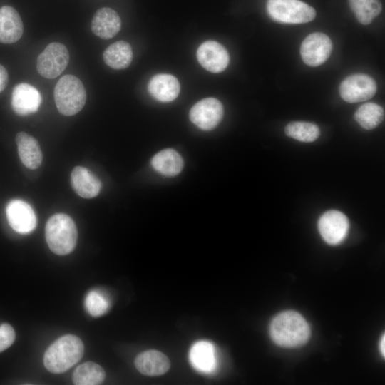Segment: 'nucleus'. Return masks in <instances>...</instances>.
Listing matches in <instances>:
<instances>
[{"instance_id":"nucleus-21","label":"nucleus","mask_w":385,"mask_h":385,"mask_svg":"<svg viewBox=\"0 0 385 385\" xmlns=\"http://www.w3.org/2000/svg\"><path fill=\"white\" fill-rule=\"evenodd\" d=\"M105 63L113 69L128 68L133 60L130 45L124 41H119L108 46L103 53Z\"/></svg>"},{"instance_id":"nucleus-13","label":"nucleus","mask_w":385,"mask_h":385,"mask_svg":"<svg viewBox=\"0 0 385 385\" xmlns=\"http://www.w3.org/2000/svg\"><path fill=\"white\" fill-rule=\"evenodd\" d=\"M41 103V94L33 86L21 83L14 88L11 106L16 114L27 115L35 113L38 109Z\"/></svg>"},{"instance_id":"nucleus-17","label":"nucleus","mask_w":385,"mask_h":385,"mask_svg":"<svg viewBox=\"0 0 385 385\" xmlns=\"http://www.w3.org/2000/svg\"><path fill=\"white\" fill-rule=\"evenodd\" d=\"M135 366L141 374L155 376L166 373L170 362L165 354L157 350H148L137 356Z\"/></svg>"},{"instance_id":"nucleus-9","label":"nucleus","mask_w":385,"mask_h":385,"mask_svg":"<svg viewBox=\"0 0 385 385\" xmlns=\"http://www.w3.org/2000/svg\"><path fill=\"white\" fill-rule=\"evenodd\" d=\"M332 43L329 37L322 32H314L308 35L300 47L301 57L307 65L318 66L329 57Z\"/></svg>"},{"instance_id":"nucleus-2","label":"nucleus","mask_w":385,"mask_h":385,"mask_svg":"<svg viewBox=\"0 0 385 385\" xmlns=\"http://www.w3.org/2000/svg\"><path fill=\"white\" fill-rule=\"evenodd\" d=\"M83 351L84 346L79 337L73 334L64 335L47 349L43 364L51 373H63L80 361Z\"/></svg>"},{"instance_id":"nucleus-4","label":"nucleus","mask_w":385,"mask_h":385,"mask_svg":"<svg viewBox=\"0 0 385 385\" xmlns=\"http://www.w3.org/2000/svg\"><path fill=\"white\" fill-rule=\"evenodd\" d=\"M54 99L58 111L71 116L78 113L84 106L86 92L81 81L73 75L61 77L54 88Z\"/></svg>"},{"instance_id":"nucleus-27","label":"nucleus","mask_w":385,"mask_h":385,"mask_svg":"<svg viewBox=\"0 0 385 385\" xmlns=\"http://www.w3.org/2000/svg\"><path fill=\"white\" fill-rule=\"evenodd\" d=\"M85 307L93 317H99L108 312L111 307L109 297L98 290L89 292L85 298Z\"/></svg>"},{"instance_id":"nucleus-10","label":"nucleus","mask_w":385,"mask_h":385,"mask_svg":"<svg viewBox=\"0 0 385 385\" xmlns=\"http://www.w3.org/2000/svg\"><path fill=\"white\" fill-rule=\"evenodd\" d=\"M349 220L338 210H329L324 213L318 222V229L323 240L329 245L342 242L347 235Z\"/></svg>"},{"instance_id":"nucleus-6","label":"nucleus","mask_w":385,"mask_h":385,"mask_svg":"<svg viewBox=\"0 0 385 385\" xmlns=\"http://www.w3.org/2000/svg\"><path fill=\"white\" fill-rule=\"evenodd\" d=\"M68 62L69 53L66 46L53 42L38 56L36 68L41 76L54 78L66 69Z\"/></svg>"},{"instance_id":"nucleus-28","label":"nucleus","mask_w":385,"mask_h":385,"mask_svg":"<svg viewBox=\"0 0 385 385\" xmlns=\"http://www.w3.org/2000/svg\"><path fill=\"white\" fill-rule=\"evenodd\" d=\"M15 340V332L9 324L0 326V352L9 348Z\"/></svg>"},{"instance_id":"nucleus-29","label":"nucleus","mask_w":385,"mask_h":385,"mask_svg":"<svg viewBox=\"0 0 385 385\" xmlns=\"http://www.w3.org/2000/svg\"><path fill=\"white\" fill-rule=\"evenodd\" d=\"M9 81L8 73L6 68L0 65V93L4 90Z\"/></svg>"},{"instance_id":"nucleus-15","label":"nucleus","mask_w":385,"mask_h":385,"mask_svg":"<svg viewBox=\"0 0 385 385\" xmlns=\"http://www.w3.org/2000/svg\"><path fill=\"white\" fill-rule=\"evenodd\" d=\"M180 86L178 80L173 75L159 73L153 76L148 85V91L155 100L170 102L179 95Z\"/></svg>"},{"instance_id":"nucleus-26","label":"nucleus","mask_w":385,"mask_h":385,"mask_svg":"<svg viewBox=\"0 0 385 385\" xmlns=\"http://www.w3.org/2000/svg\"><path fill=\"white\" fill-rule=\"evenodd\" d=\"M287 136L301 142H313L319 136V127L312 123L295 121L287 125L284 129Z\"/></svg>"},{"instance_id":"nucleus-8","label":"nucleus","mask_w":385,"mask_h":385,"mask_svg":"<svg viewBox=\"0 0 385 385\" xmlns=\"http://www.w3.org/2000/svg\"><path fill=\"white\" fill-rule=\"evenodd\" d=\"M224 109L221 102L215 98H205L197 102L189 112L191 122L199 128L210 130L221 121Z\"/></svg>"},{"instance_id":"nucleus-25","label":"nucleus","mask_w":385,"mask_h":385,"mask_svg":"<svg viewBox=\"0 0 385 385\" xmlns=\"http://www.w3.org/2000/svg\"><path fill=\"white\" fill-rule=\"evenodd\" d=\"M349 4L357 20L364 25L369 24L382 9L380 0H349Z\"/></svg>"},{"instance_id":"nucleus-14","label":"nucleus","mask_w":385,"mask_h":385,"mask_svg":"<svg viewBox=\"0 0 385 385\" xmlns=\"http://www.w3.org/2000/svg\"><path fill=\"white\" fill-rule=\"evenodd\" d=\"M121 27V20L118 13L108 7L98 9L91 21L93 33L103 39L115 36Z\"/></svg>"},{"instance_id":"nucleus-30","label":"nucleus","mask_w":385,"mask_h":385,"mask_svg":"<svg viewBox=\"0 0 385 385\" xmlns=\"http://www.w3.org/2000/svg\"><path fill=\"white\" fill-rule=\"evenodd\" d=\"M383 337L381 338V340L380 342V351H381V354L383 355V356H384V354H385V349H384V339H385V337H384V335L382 336Z\"/></svg>"},{"instance_id":"nucleus-18","label":"nucleus","mask_w":385,"mask_h":385,"mask_svg":"<svg viewBox=\"0 0 385 385\" xmlns=\"http://www.w3.org/2000/svg\"><path fill=\"white\" fill-rule=\"evenodd\" d=\"M71 180L74 191L83 198L96 197L101 188L100 180L85 167H75L71 172Z\"/></svg>"},{"instance_id":"nucleus-20","label":"nucleus","mask_w":385,"mask_h":385,"mask_svg":"<svg viewBox=\"0 0 385 385\" xmlns=\"http://www.w3.org/2000/svg\"><path fill=\"white\" fill-rule=\"evenodd\" d=\"M189 356L193 367L200 371L211 373L216 369L215 349L208 342L201 341L194 344Z\"/></svg>"},{"instance_id":"nucleus-5","label":"nucleus","mask_w":385,"mask_h":385,"mask_svg":"<svg viewBox=\"0 0 385 385\" xmlns=\"http://www.w3.org/2000/svg\"><path fill=\"white\" fill-rule=\"evenodd\" d=\"M267 11L273 20L284 24H304L316 16L314 9L300 0H267Z\"/></svg>"},{"instance_id":"nucleus-23","label":"nucleus","mask_w":385,"mask_h":385,"mask_svg":"<svg viewBox=\"0 0 385 385\" xmlns=\"http://www.w3.org/2000/svg\"><path fill=\"white\" fill-rule=\"evenodd\" d=\"M105 377V371L100 365L87 361L77 366L72 379L76 385H97L101 384Z\"/></svg>"},{"instance_id":"nucleus-19","label":"nucleus","mask_w":385,"mask_h":385,"mask_svg":"<svg viewBox=\"0 0 385 385\" xmlns=\"http://www.w3.org/2000/svg\"><path fill=\"white\" fill-rule=\"evenodd\" d=\"M16 143L23 164L29 169L38 168L42 162V153L38 141L25 132L16 134Z\"/></svg>"},{"instance_id":"nucleus-7","label":"nucleus","mask_w":385,"mask_h":385,"mask_svg":"<svg viewBox=\"0 0 385 385\" xmlns=\"http://www.w3.org/2000/svg\"><path fill=\"white\" fill-rule=\"evenodd\" d=\"M376 83L369 76L355 73L347 76L339 86V94L348 103H357L372 98L376 92Z\"/></svg>"},{"instance_id":"nucleus-22","label":"nucleus","mask_w":385,"mask_h":385,"mask_svg":"<svg viewBox=\"0 0 385 385\" xmlns=\"http://www.w3.org/2000/svg\"><path fill=\"white\" fill-rule=\"evenodd\" d=\"M151 164L160 174L175 176L182 170L183 160L177 151L167 148L156 153L152 158Z\"/></svg>"},{"instance_id":"nucleus-24","label":"nucleus","mask_w":385,"mask_h":385,"mask_svg":"<svg viewBox=\"0 0 385 385\" xmlns=\"http://www.w3.org/2000/svg\"><path fill=\"white\" fill-rule=\"evenodd\" d=\"M384 111L375 103H366L359 106L354 113L356 122L364 129L371 130L384 120Z\"/></svg>"},{"instance_id":"nucleus-3","label":"nucleus","mask_w":385,"mask_h":385,"mask_svg":"<svg viewBox=\"0 0 385 385\" xmlns=\"http://www.w3.org/2000/svg\"><path fill=\"white\" fill-rule=\"evenodd\" d=\"M45 236L53 252L65 255L71 252L76 247L78 233L73 220L66 214L58 213L48 220Z\"/></svg>"},{"instance_id":"nucleus-11","label":"nucleus","mask_w":385,"mask_h":385,"mask_svg":"<svg viewBox=\"0 0 385 385\" xmlns=\"http://www.w3.org/2000/svg\"><path fill=\"white\" fill-rule=\"evenodd\" d=\"M197 58L204 68L212 73L223 71L230 61L226 48L215 41L203 42L197 50Z\"/></svg>"},{"instance_id":"nucleus-1","label":"nucleus","mask_w":385,"mask_h":385,"mask_svg":"<svg viewBox=\"0 0 385 385\" xmlns=\"http://www.w3.org/2000/svg\"><path fill=\"white\" fill-rule=\"evenodd\" d=\"M270 333L277 344L284 347H296L307 342L310 336V328L300 314L294 311H286L272 319Z\"/></svg>"},{"instance_id":"nucleus-12","label":"nucleus","mask_w":385,"mask_h":385,"mask_svg":"<svg viewBox=\"0 0 385 385\" xmlns=\"http://www.w3.org/2000/svg\"><path fill=\"white\" fill-rule=\"evenodd\" d=\"M6 212L9 225L19 233H29L36 226L34 211L23 200H11L6 206Z\"/></svg>"},{"instance_id":"nucleus-16","label":"nucleus","mask_w":385,"mask_h":385,"mask_svg":"<svg viewBox=\"0 0 385 385\" xmlns=\"http://www.w3.org/2000/svg\"><path fill=\"white\" fill-rule=\"evenodd\" d=\"M24 25L17 11L10 6L0 8V43H12L20 39Z\"/></svg>"}]
</instances>
